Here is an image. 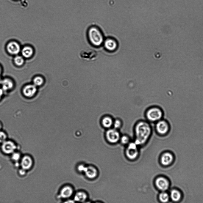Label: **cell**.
I'll use <instances>...</instances> for the list:
<instances>
[{
  "label": "cell",
  "instance_id": "cb8c5ba5",
  "mask_svg": "<svg viewBox=\"0 0 203 203\" xmlns=\"http://www.w3.org/2000/svg\"><path fill=\"white\" fill-rule=\"evenodd\" d=\"M159 198L161 202H165L168 201L169 196L167 193L164 192H163L160 194Z\"/></svg>",
  "mask_w": 203,
  "mask_h": 203
},
{
  "label": "cell",
  "instance_id": "6da1fadb",
  "mask_svg": "<svg viewBox=\"0 0 203 203\" xmlns=\"http://www.w3.org/2000/svg\"><path fill=\"white\" fill-rule=\"evenodd\" d=\"M136 136L135 143L137 145L144 143L150 135L151 127L148 122L144 121L138 122L135 128Z\"/></svg>",
  "mask_w": 203,
  "mask_h": 203
},
{
  "label": "cell",
  "instance_id": "2e32d148",
  "mask_svg": "<svg viewBox=\"0 0 203 203\" xmlns=\"http://www.w3.org/2000/svg\"><path fill=\"white\" fill-rule=\"evenodd\" d=\"M104 45L105 48L107 50L113 51L115 50L117 47L116 41L112 38H108L105 40Z\"/></svg>",
  "mask_w": 203,
  "mask_h": 203
},
{
  "label": "cell",
  "instance_id": "3957f363",
  "mask_svg": "<svg viewBox=\"0 0 203 203\" xmlns=\"http://www.w3.org/2000/svg\"><path fill=\"white\" fill-rule=\"evenodd\" d=\"M163 115V113L162 110L157 107L149 108L146 113L147 119L152 122H157L161 119Z\"/></svg>",
  "mask_w": 203,
  "mask_h": 203
},
{
  "label": "cell",
  "instance_id": "7402d4cb",
  "mask_svg": "<svg viewBox=\"0 0 203 203\" xmlns=\"http://www.w3.org/2000/svg\"><path fill=\"white\" fill-rule=\"evenodd\" d=\"M14 62L18 66H21L24 63V58L22 56L18 55H16L14 58Z\"/></svg>",
  "mask_w": 203,
  "mask_h": 203
},
{
  "label": "cell",
  "instance_id": "8fae6325",
  "mask_svg": "<svg viewBox=\"0 0 203 203\" xmlns=\"http://www.w3.org/2000/svg\"><path fill=\"white\" fill-rule=\"evenodd\" d=\"M82 172L84 173L86 177L90 179H95L98 174L97 169L92 165L85 166Z\"/></svg>",
  "mask_w": 203,
  "mask_h": 203
},
{
  "label": "cell",
  "instance_id": "277c9868",
  "mask_svg": "<svg viewBox=\"0 0 203 203\" xmlns=\"http://www.w3.org/2000/svg\"><path fill=\"white\" fill-rule=\"evenodd\" d=\"M155 128L157 133L161 135L167 134L170 129L168 122L166 120L162 119L157 122Z\"/></svg>",
  "mask_w": 203,
  "mask_h": 203
},
{
  "label": "cell",
  "instance_id": "30bf717a",
  "mask_svg": "<svg viewBox=\"0 0 203 203\" xmlns=\"http://www.w3.org/2000/svg\"><path fill=\"white\" fill-rule=\"evenodd\" d=\"M106 136L107 140L113 143L116 142L120 138L119 132L114 128L109 129L106 132Z\"/></svg>",
  "mask_w": 203,
  "mask_h": 203
},
{
  "label": "cell",
  "instance_id": "5bb4252c",
  "mask_svg": "<svg viewBox=\"0 0 203 203\" xmlns=\"http://www.w3.org/2000/svg\"><path fill=\"white\" fill-rule=\"evenodd\" d=\"M33 164V160L29 156L25 155L22 158L21 161V166L22 169L26 170L30 169Z\"/></svg>",
  "mask_w": 203,
  "mask_h": 203
},
{
  "label": "cell",
  "instance_id": "44dd1931",
  "mask_svg": "<svg viewBox=\"0 0 203 203\" xmlns=\"http://www.w3.org/2000/svg\"><path fill=\"white\" fill-rule=\"evenodd\" d=\"M44 82V79L42 76H37L35 77L33 79L32 83L38 87L42 85Z\"/></svg>",
  "mask_w": 203,
  "mask_h": 203
},
{
  "label": "cell",
  "instance_id": "7c38bea8",
  "mask_svg": "<svg viewBox=\"0 0 203 203\" xmlns=\"http://www.w3.org/2000/svg\"><path fill=\"white\" fill-rule=\"evenodd\" d=\"M1 149L4 153L10 154L14 152L16 149V146L13 141L6 140L2 143Z\"/></svg>",
  "mask_w": 203,
  "mask_h": 203
},
{
  "label": "cell",
  "instance_id": "ba28073f",
  "mask_svg": "<svg viewBox=\"0 0 203 203\" xmlns=\"http://www.w3.org/2000/svg\"><path fill=\"white\" fill-rule=\"evenodd\" d=\"M7 52L10 54L17 55L20 52L21 48L19 43L15 41H12L8 43L6 46Z\"/></svg>",
  "mask_w": 203,
  "mask_h": 203
},
{
  "label": "cell",
  "instance_id": "d4e9b609",
  "mask_svg": "<svg viewBox=\"0 0 203 203\" xmlns=\"http://www.w3.org/2000/svg\"><path fill=\"white\" fill-rule=\"evenodd\" d=\"M7 135L6 133L2 130H0V143H3L6 140Z\"/></svg>",
  "mask_w": 203,
  "mask_h": 203
},
{
  "label": "cell",
  "instance_id": "9c48e42d",
  "mask_svg": "<svg viewBox=\"0 0 203 203\" xmlns=\"http://www.w3.org/2000/svg\"><path fill=\"white\" fill-rule=\"evenodd\" d=\"M74 193L73 187L70 185H67L62 187L59 191V195L60 198L67 199L72 196Z\"/></svg>",
  "mask_w": 203,
  "mask_h": 203
},
{
  "label": "cell",
  "instance_id": "e0dca14e",
  "mask_svg": "<svg viewBox=\"0 0 203 203\" xmlns=\"http://www.w3.org/2000/svg\"><path fill=\"white\" fill-rule=\"evenodd\" d=\"M88 196L87 193L83 191H79L74 194V201L83 202H85L88 198Z\"/></svg>",
  "mask_w": 203,
  "mask_h": 203
},
{
  "label": "cell",
  "instance_id": "ac0fdd59",
  "mask_svg": "<svg viewBox=\"0 0 203 203\" xmlns=\"http://www.w3.org/2000/svg\"><path fill=\"white\" fill-rule=\"evenodd\" d=\"M21 52L22 56L24 58H29L33 56L34 51L32 47L26 45L21 49Z\"/></svg>",
  "mask_w": 203,
  "mask_h": 203
},
{
  "label": "cell",
  "instance_id": "d6986e66",
  "mask_svg": "<svg viewBox=\"0 0 203 203\" xmlns=\"http://www.w3.org/2000/svg\"><path fill=\"white\" fill-rule=\"evenodd\" d=\"M113 121L111 117L106 116L103 118L102 122L104 127L109 128L113 125Z\"/></svg>",
  "mask_w": 203,
  "mask_h": 203
},
{
  "label": "cell",
  "instance_id": "7a4b0ae2",
  "mask_svg": "<svg viewBox=\"0 0 203 203\" xmlns=\"http://www.w3.org/2000/svg\"><path fill=\"white\" fill-rule=\"evenodd\" d=\"M88 37L90 43L93 46H100L104 41L103 36L102 32L97 27H90L88 31Z\"/></svg>",
  "mask_w": 203,
  "mask_h": 203
},
{
  "label": "cell",
  "instance_id": "f1b7e54d",
  "mask_svg": "<svg viewBox=\"0 0 203 203\" xmlns=\"http://www.w3.org/2000/svg\"><path fill=\"white\" fill-rule=\"evenodd\" d=\"M5 94L3 90L0 87V100L2 99Z\"/></svg>",
  "mask_w": 203,
  "mask_h": 203
},
{
  "label": "cell",
  "instance_id": "603a6c76",
  "mask_svg": "<svg viewBox=\"0 0 203 203\" xmlns=\"http://www.w3.org/2000/svg\"><path fill=\"white\" fill-rule=\"evenodd\" d=\"M171 196L172 199L174 201H178L180 199V193L176 190H173L171 192Z\"/></svg>",
  "mask_w": 203,
  "mask_h": 203
},
{
  "label": "cell",
  "instance_id": "5b68a950",
  "mask_svg": "<svg viewBox=\"0 0 203 203\" xmlns=\"http://www.w3.org/2000/svg\"><path fill=\"white\" fill-rule=\"evenodd\" d=\"M79 56L83 60L86 62L93 61L96 59L97 56L96 52L92 49L85 50L82 51L79 53Z\"/></svg>",
  "mask_w": 203,
  "mask_h": 203
},
{
  "label": "cell",
  "instance_id": "83f0119b",
  "mask_svg": "<svg viewBox=\"0 0 203 203\" xmlns=\"http://www.w3.org/2000/svg\"><path fill=\"white\" fill-rule=\"evenodd\" d=\"M20 158V155L18 153L15 152L13 154L12 156V159L14 160H18Z\"/></svg>",
  "mask_w": 203,
  "mask_h": 203
},
{
  "label": "cell",
  "instance_id": "484cf974",
  "mask_svg": "<svg viewBox=\"0 0 203 203\" xmlns=\"http://www.w3.org/2000/svg\"><path fill=\"white\" fill-rule=\"evenodd\" d=\"M122 125V122L119 119H117L113 121V125L114 128L118 129L121 128Z\"/></svg>",
  "mask_w": 203,
  "mask_h": 203
},
{
  "label": "cell",
  "instance_id": "4316f807",
  "mask_svg": "<svg viewBox=\"0 0 203 203\" xmlns=\"http://www.w3.org/2000/svg\"><path fill=\"white\" fill-rule=\"evenodd\" d=\"M120 139L121 143L123 144H127L129 141V137L125 135L122 136L120 138Z\"/></svg>",
  "mask_w": 203,
  "mask_h": 203
},
{
  "label": "cell",
  "instance_id": "52a82bcc",
  "mask_svg": "<svg viewBox=\"0 0 203 203\" xmlns=\"http://www.w3.org/2000/svg\"><path fill=\"white\" fill-rule=\"evenodd\" d=\"M14 81L12 79L8 77L2 79L0 87L2 89L5 94L11 91L14 88Z\"/></svg>",
  "mask_w": 203,
  "mask_h": 203
},
{
  "label": "cell",
  "instance_id": "f546056e",
  "mask_svg": "<svg viewBox=\"0 0 203 203\" xmlns=\"http://www.w3.org/2000/svg\"><path fill=\"white\" fill-rule=\"evenodd\" d=\"M2 73V67H1V66L0 65V85L1 81V80L2 79V78H1V74Z\"/></svg>",
  "mask_w": 203,
  "mask_h": 203
},
{
  "label": "cell",
  "instance_id": "4dcf8cb0",
  "mask_svg": "<svg viewBox=\"0 0 203 203\" xmlns=\"http://www.w3.org/2000/svg\"><path fill=\"white\" fill-rule=\"evenodd\" d=\"M3 127V125L2 122L0 121V130H2Z\"/></svg>",
  "mask_w": 203,
  "mask_h": 203
},
{
  "label": "cell",
  "instance_id": "4fadbf2b",
  "mask_svg": "<svg viewBox=\"0 0 203 203\" xmlns=\"http://www.w3.org/2000/svg\"><path fill=\"white\" fill-rule=\"evenodd\" d=\"M137 145L135 143H130L126 151L127 156L130 159H133L135 158L138 154L137 147Z\"/></svg>",
  "mask_w": 203,
  "mask_h": 203
},
{
  "label": "cell",
  "instance_id": "8992f818",
  "mask_svg": "<svg viewBox=\"0 0 203 203\" xmlns=\"http://www.w3.org/2000/svg\"><path fill=\"white\" fill-rule=\"evenodd\" d=\"M37 91V87L32 83L24 86L22 89L23 96L27 98H32L34 96Z\"/></svg>",
  "mask_w": 203,
  "mask_h": 203
},
{
  "label": "cell",
  "instance_id": "ffe728a7",
  "mask_svg": "<svg viewBox=\"0 0 203 203\" xmlns=\"http://www.w3.org/2000/svg\"><path fill=\"white\" fill-rule=\"evenodd\" d=\"M173 160L172 155L169 153H166L162 156L161 161L162 164L164 165H167L170 164Z\"/></svg>",
  "mask_w": 203,
  "mask_h": 203
},
{
  "label": "cell",
  "instance_id": "9a60e30c",
  "mask_svg": "<svg viewBox=\"0 0 203 203\" xmlns=\"http://www.w3.org/2000/svg\"><path fill=\"white\" fill-rule=\"evenodd\" d=\"M157 187L162 191H165L168 188L169 183L167 180L164 177L158 178L156 181Z\"/></svg>",
  "mask_w": 203,
  "mask_h": 203
}]
</instances>
